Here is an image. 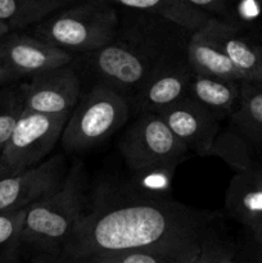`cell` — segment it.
I'll return each mask as SVG.
<instances>
[{
  "label": "cell",
  "mask_w": 262,
  "mask_h": 263,
  "mask_svg": "<svg viewBox=\"0 0 262 263\" xmlns=\"http://www.w3.org/2000/svg\"><path fill=\"white\" fill-rule=\"evenodd\" d=\"M212 220V215L172 200H112L84 213L63 252L71 259L86 261L116 252L192 243L208 238Z\"/></svg>",
  "instance_id": "1"
},
{
  "label": "cell",
  "mask_w": 262,
  "mask_h": 263,
  "mask_svg": "<svg viewBox=\"0 0 262 263\" xmlns=\"http://www.w3.org/2000/svg\"><path fill=\"white\" fill-rule=\"evenodd\" d=\"M131 10V9H128ZM121 21L116 37L92 53L80 55L82 68L94 80L120 92L128 102L144 86L154 69L169 57L186 51L193 32L170 21L148 13L131 10Z\"/></svg>",
  "instance_id": "2"
},
{
  "label": "cell",
  "mask_w": 262,
  "mask_h": 263,
  "mask_svg": "<svg viewBox=\"0 0 262 263\" xmlns=\"http://www.w3.org/2000/svg\"><path fill=\"white\" fill-rule=\"evenodd\" d=\"M120 13L107 0H81L33 26L32 35L73 57L92 53L116 37Z\"/></svg>",
  "instance_id": "3"
},
{
  "label": "cell",
  "mask_w": 262,
  "mask_h": 263,
  "mask_svg": "<svg viewBox=\"0 0 262 263\" xmlns=\"http://www.w3.org/2000/svg\"><path fill=\"white\" fill-rule=\"evenodd\" d=\"M84 213V170L77 163L55 190L26 208L22 244L49 253L63 251Z\"/></svg>",
  "instance_id": "4"
},
{
  "label": "cell",
  "mask_w": 262,
  "mask_h": 263,
  "mask_svg": "<svg viewBox=\"0 0 262 263\" xmlns=\"http://www.w3.org/2000/svg\"><path fill=\"white\" fill-rule=\"evenodd\" d=\"M130 110L127 98L105 85H92L67 120L62 146L69 153H81L100 145L125 125Z\"/></svg>",
  "instance_id": "5"
},
{
  "label": "cell",
  "mask_w": 262,
  "mask_h": 263,
  "mask_svg": "<svg viewBox=\"0 0 262 263\" xmlns=\"http://www.w3.org/2000/svg\"><path fill=\"white\" fill-rule=\"evenodd\" d=\"M120 152L136 175L172 171L189 151L158 113H141L120 141Z\"/></svg>",
  "instance_id": "6"
},
{
  "label": "cell",
  "mask_w": 262,
  "mask_h": 263,
  "mask_svg": "<svg viewBox=\"0 0 262 263\" xmlns=\"http://www.w3.org/2000/svg\"><path fill=\"white\" fill-rule=\"evenodd\" d=\"M69 115L23 110L0 154V162L12 174L38 166L61 141Z\"/></svg>",
  "instance_id": "7"
},
{
  "label": "cell",
  "mask_w": 262,
  "mask_h": 263,
  "mask_svg": "<svg viewBox=\"0 0 262 263\" xmlns=\"http://www.w3.org/2000/svg\"><path fill=\"white\" fill-rule=\"evenodd\" d=\"M25 110L46 115L71 113L81 97V77L73 62L20 84Z\"/></svg>",
  "instance_id": "8"
},
{
  "label": "cell",
  "mask_w": 262,
  "mask_h": 263,
  "mask_svg": "<svg viewBox=\"0 0 262 263\" xmlns=\"http://www.w3.org/2000/svg\"><path fill=\"white\" fill-rule=\"evenodd\" d=\"M66 177V163L61 154L17 174L0 179V213L26 210L55 190Z\"/></svg>",
  "instance_id": "9"
},
{
  "label": "cell",
  "mask_w": 262,
  "mask_h": 263,
  "mask_svg": "<svg viewBox=\"0 0 262 263\" xmlns=\"http://www.w3.org/2000/svg\"><path fill=\"white\" fill-rule=\"evenodd\" d=\"M194 71L185 53L169 57L157 66L148 81L130 100L138 115L158 113L188 97L190 80Z\"/></svg>",
  "instance_id": "10"
},
{
  "label": "cell",
  "mask_w": 262,
  "mask_h": 263,
  "mask_svg": "<svg viewBox=\"0 0 262 263\" xmlns=\"http://www.w3.org/2000/svg\"><path fill=\"white\" fill-rule=\"evenodd\" d=\"M170 130L198 156H210L215 139L221 130L220 121L213 113L203 108L189 97L158 112Z\"/></svg>",
  "instance_id": "11"
},
{
  "label": "cell",
  "mask_w": 262,
  "mask_h": 263,
  "mask_svg": "<svg viewBox=\"0 0 262 263\" xmlns=\"http://www.w3.org/2000/svg\"><path fill=\"white\" fill-rule=\"evenodd\" d=\"M4 46L13 82L66 66L74 58L53 44L17 31L4 36Z\"/></svg>",
  "instance_id": "12"
},
{
  "label": "cell",
  "mask_w": 262,
  "mask_h": 263,
  "mask_svg": "<svg viewBox=\"0 0 262 263\" xmlns=\"http://www.w3.org/2000/svg\"><path fill=\"white\" fill-rule=\"evenodd\" d=\"M229 58L243 76L244 81L262 84V45L241 33V26L231 21L212 17L205 25Z\"/></svg>",
  "instance_id": "13"
},
{
  "label": "cell",
  "mask_w": 262,
  "mask_h": 263,
  "mask_svg": "<svg viewBox=\"0 0 262 263\" xmlns=\"http://www.w3.org/2000/svg\"><path fill=\"white\" fill-rule=\"evenodd\" d=\"M225 205L231 216L248 226L262 222V170L253 167L236 172L229 184Z\"/></svg>",
  "instance_id": "14"
},
{
  "label": "cell",
  "mask_w": 262,
  "mask_h": 263,
  "mask_svg": "<svg viewBox=\"0 0 262 263\" xmlns=\"http://www.w3.org/2000/svg\"><path fill=\"white\" fill-rule=\"evenodd\" d=\"M186 58L195 73L244 81L240 72L205 26L190 33Z\"/></svg>",
  "instance_id": "15"
},
{
  "label": "cell",
  "mask_w": 262,
  "mask_h": 263,
  "mask_svg": "<svg viewBox=\"0 0 262 263\" xmlns=\"http://www.w3.org/2000/svg\"><path fill=\"white\" fill-rule=\"evenodd\" d=\"M241 81L193 73L188 97L216 116L218 120L230 117L240 98Z\"/></svg>",
  "instance_id": "16"
},
{
  "label": "cell",
  "mask_w": 262,
  "mask_h": 263,
  "mask_svg": "<svg viewBox=\"0 0 262 263\" xmlns=\"http://www.w3.org/2000/svg\"><path fill=\"white\" fill-rule=\"evenodd\" d=\"M116 7L157 15L189 31L204 27L213 15L193 7L185 0H107Z\"/></svg>",
  "instance_id": "17"
},
{
  "label": "cell",
  "mask_w": 262,
  "mask_h": 263,
  "mask_svg": "<svg viewBox=\"0 0 262 263\" xmlns=\"http://www.w3.org/2000/svg\"><path fill=\"white\" fill-rule=\"evenodd\" d=\"M230 118L243 138L262 151V84L241 81L238 107Z\"/></svg>",
  "instance_id": "18"
},
{
  "label": "cell",
  "mask_w": 262,
  "mask_h": 263,
  "mask_svg": "<svg viewBox=\"0 0 262 263\" xmlns=\"http://www.w3.org/2000/svg\"><path fill=\"white\" fill-rule=\"evenodd\" d=\"M62 8L57 0H0V22L10 31L22 30Z\"/></svg>",
  "instance_id": "19"
},
{
  "label": "cell",
  "mask_w": 262,
  "mask_h": 263,
  "mask_svg": "<svg viewBox=\"0 0 262 263\" xmlns=\"http://www.w3.org/2000/svg\"><path fill=\"white\" fill-rule=\"evenodd\" d=\"M210 156L223 159V162H226L235 172L247 171L256 167L252 159L249 143L235 127L231 130H220Z\"/></svg>",
  "instance_id": "20"
},
{
  "label": "cell",
  "mask_w": 262,
  "mask_h": 263,
  "mask_svg": "<svg viewBox=\"0 0 262 263\" xmlns=\"http://www.w3.org/2000/svg\"><path fill=\"white\" fill-rule=\"evenodd\" d=\"M204 240V239H203ZM200 241V240H198ZM197 241L186 244H175V246L157 247V248L133 249V251L116 252V253L102 254V256L92 257L86 259V263H167L174 258L177 253L186 247Z\"/></svg>",
  "instance_id": "21"
},
{
  "label": "cell",
  "mask_w": 262,
  "mask_h": 263,
  "mask_svg": "<svg viewBox=\"0 0 262 263\" xmlns=\"http://www.w3.org/2000/svg\"><path fill=\"white\" fill-rule=\"evenodd\" d=\"M25 110L20 85L0 86V154Z\"/></svg>",
  "instance_id": "22"
},
{
  "label": "cell",
  "mask_w": 262,
  "mask_h": 263,
  "mask_svg": "<svg viewBox=\"0 0 262 263\" xmlns=\"http://www.w3.org/2000/svg\"><path fill=\"white\" fill-rule=\"evenodd\" d=\"M26 210L0 213V263H17Z\"/></svg>",
  "instance_id": "23"
},
{
  "label": "cell",
  "mask_w": 262,
  "mask_h": 263,
  "mask_svg": "<svg viewBox=\"0 0 262 263\" xmlns=\"http://www.w3.org/2000/svg\"><path fill=\"white\" fill-rule=\"evenodd\" d=\"M195 263H239L235 262L231 254L218 244L213 243L210 239H205L202 246L199 256Z\"/></svg>",
  "instance_id": "24"
},
{
  "label": "cell",
  "mask_w": 262,
  "mask_h": 263,
  "mask_svg": "<svg viewBox=\"0 0 262 263\" xmlns=\"http://www.w3.org/2000/svg\"><path fill=\"white\" fill-rule=\"evenodd\" d=\"M192 4L193 7L200 10H204L208 14L213 17L221 18V20H230L229 13V0H185Z\"/></svg>",
  "instance_id": "25"
},
{
  "label": "cell",
  "mask_w": 262,
  "mask_h": 263,
  "mask_svg": "<svg viewBox=\"0 0 262 263\" xmlns=\"http://www.w3.org/2000/svg\"><path fill=\"white\" fill-rule=\"evenodd\" d=\"M204 240L197 241V243L186 247V248L182 249L180 253H177L174 258L170 259L167 263H195L198 256H199L200 251H202V246H203V243H204Z\"/></svg>",
  "instance_id": "26"
},
{
  "label": "cell",
  "mask_w": 262,
  "mask_h": 263,
  "mask_svg": "<svg viewBox=\"0 0 262 263\" xmlns=\"http://www.w3.org/2000/svg\"><path fill=\"white\" fill-rule=\"evenodd\" d=\"M12 73H10L9 64H8L7 54H5L4 46V36L0 37V86H4L7 84H12Z\"/></svg>",
  "instance_id": "27"
},
{
  "label": "cell",
  "mask_w": 262,
  "mask_h": 263,
  "mask_svg": "<svg viewBox=\"0 0 262 263\" xmlns=\"http://www.w3.org/2000/svg\"><path fill=\"white\" fill-rule=\"evenodd\" d=\"M252 233H253L254 239L257 240V243H259L262 246V222L258 223L256 228L252 229Z\"/></svg>",
  "instance_id": "28"
},
{
  "label": "cell",
  "mask_w": 262,
  "mask_h": 263,
  "mask_svg": "<svg viewBox=\"0 0 262 263\" xmlns=\"http://www.w3.org/2000/svg\"><path fill=\"white\" fill-rule=\"evenodd\" d=\"M8 175H12V172L9 171V170L7 168V167L4 166V164L0 162V179H3V177L8 176Z\"/></svg>",
  "instance_id": "29"
},
{
  "label": "cell",
  "mask_w": 262,
  "mask_h": 263,
  "mask_svg": "<svg viewBox=\"0 0 262 263\" xmlns=\"http://www.w3.org/2000/svg\"><path fill=\"white\" fill-rule=\"evenodd\" d=\"M9 32H12V31L9 30V27H8V26H5L4 23L0 22V37H3V36H5L7 33H9Z\"/></svg>",
  "instance_id": "30"
},
{
  "label": "cell",
  "mask_w": 262,
  "mask_h": 263,
  "mask_svg": "<svg viewBox=\"0 0 262 263\" xmlns=\"http://www.w3.org/2000/svg\"><path fill=\"white\" fill-rule=\"evenodd\" d=\"M57 2H58V3H61V4H62V7H63V8H66V7H68V5H72V4H74V3H79V2H81V0H57Z\"/></svg>",
  "instance_id": "31"
},
{
  "label": "cell",
  "mask_w": 262,
  "mask_h": 263,
  "mask_svg": "<svg viewBox=\"0 0 262 263\" xmlns=\"http://www.w3.org/2000/svg\"><path fill=\"white\" fill-rule=\"evenodd\" d=\"M66 263H86V262H84V261H79V259H71V261H69V262H66Z\"/></svg>",
  "instance_id": "32"
}]
</instances>
